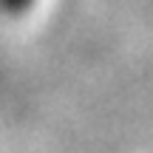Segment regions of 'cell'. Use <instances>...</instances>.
Segmentation results:
<instances>
[{"label":"cell","instance_id":"6da1fadb","mask_svg":"<svg viewBox=\"0 0 153 153\" xmlns=\"http://www.w3.org/2000/svg\"><path fill=\"white\" fill-rule=\"evenodd\" d=\"M31 3L34 0H0V9H3L6 14H23Z\"/></svg>","mask_w":153,"mask_h":153}]
</instances>
